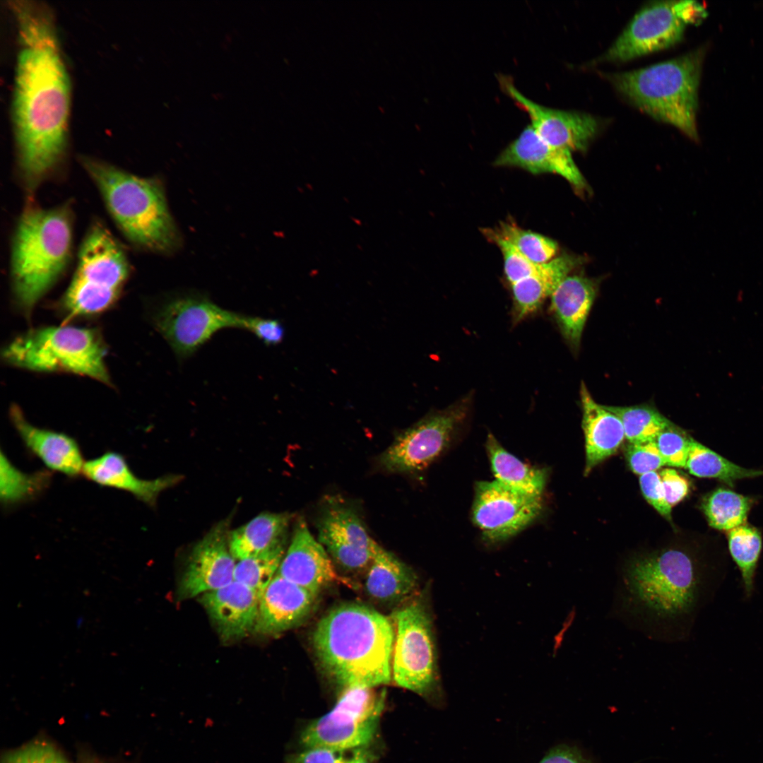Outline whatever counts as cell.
Instances as JSON below:
<instances>
[{
	"mask_svg": "<svg viewBox=\"0 0 763 763\" xmlns=\"http://www.w3.org/2000/svg\"><path fill=\"white\" fill-rule=\"evenodd\" d=\"M10 6L19 45L12 120L18 170L31 193L64 158L71 84L51 11L34 1H13Z\"/></svg>",
	"mask_w": 763,
	"mask_h": 763,
	"instance_id": "cell-1",
	"label": "cell"
},
{
	"mask_svg": "<svg viewBox=\"0 0 763 763\" xmlns=\"http://www.w3.org/2000/svg\"><path fill=\"white\" fill-rule=\"evenodd\" d=\"M702 560L681 548L632 559L617 582L616 615L651 637L683 639L707 595L709 569Z\"/></svg>",
	"mask_w": 763,
	"mask_h": 763,
	"instance_id": "cell-2",
	"label": "cell"
},
{
	"mask_svg": "<svg viewBox=\"0 0 763 763\" xmlns=\"http://www.w3.org/2000/svg\"><path fill=\"white\" fill-rule=\"evenodd\" d=\"M394 640L391 618L355 603L327 612L312 637L323 671L342 690L389 684Z\"/></svg>",
	"mask_w": 763,
	"mask_h": 763,
	"instance_id": "cell-3",
	"label": "cell"
},
{
	"mask_svg": "<svg viewBox=\"0 0 763 763\" xmlns=\"http://www.w3.org/2000/svg\"><path fill=\"white\" fill-rule=\"evenodd\" d=\"M73 213L68 204L52 208L28 206L13 237L11 277L14 298L27 315L69 266Z\"/></svg>",
	"mask_w": 763,
	"mask_h": 763,
	"instance_id": "cell-4",
	"label": "cell"
},
{
	"mask_svg": "<svg viewBox=\"0 0 763 763\" xmlns=\"http://www.w3.org/2000/svg\"><path fill=\"white\" fill-rule=\"evenodd\" d=\"M80 161L112 220L131 243L161 253L179 246L180 236L158 179L141 177L87 156Z\"/></svg>",
	"mask_w": 763,
	"mask_h": 763,
	"instance_id": "cell-5",
	"label": "cell"
},
{
	"mask_svg": "<svg viewBox=\"0 0 763 763\" xmlns=\"http://www.w3.org/2000/svg\"><path fill=\"white\" fill-rule=\"evenodd\" d=\"M705 49L611 74L615 88L641 111L698 141V89Z\"/></svg>",
	"mask_w": 763,
	"mask_h": 763,
	"instance_id": "cell-6",
	"label": "cell"
},
{
	"mask_svg": "<svg viewBox=\"0 0 763 763\" xmlns=\"http://www.w3.org/2000/svg\"><path fill=\"white\" fill-rule=\"evenodd\" d=\"M105 346L96 329L69 326L30 330L13 339L2 351L14 367L41 372H69L111 384Z\"/></svg>",
	"mask_w": 763,
	"mask_h": 763,
	"instance_id": "cell-7",
	"label": "cell"
},
{
	"mask_svg": "<svg viewBox=\"0 0 763 763\" xmlns=\"http://www.w3.org/2000/svg\"><path fill=\"white\" fill-rule=\"evenodd\" d=\"M130 272L127 255L100 222L93 223L80 246L76 270L60 307L66 320L101 313L118 299Z\"/></svg>",
	"mask_w": 763,
	"mask_h": 763,
	"instance_id": "cell-8",
	"label": "cell"
},
{
	"mask_svg": "<svg viewBox=\"0 0 763 763\" xmlns=\"http://www.w3.org/2000/svg\"><path fill=\"white\" fill-rule=\"evenodd\" d=\"M425 599L410 601L391 616L395 629L392 680L424 697L439 696L432 617Z\"/></svg>",
	"mask_w": 763,
	"mask_h": 763,
	"instance_id": "cell-9",
	"label": "cell"
},
{
	"mask_svg": "<svg viewBox=\"0 0 763 763\" xmlns=\"http://www.w3.org/2000/svg\"><path fill=\"white\" fill-rule=\"evenodd\" d=\"M385 697V691L375 688L343 690L333 709L306 726L301 743L341 752L367 746L377 733Z\"/></svg>",
	"mask_w": 763,
	"mask_h": 763,
	"instance_id": "cell-10",
	"label": "cell"
},
{
	"mask_svg": "<svg viewBox=\"0 0 763 763\" xmlns=\"http://www.w3.org/2000/svg\"><path fill=\"white\" fill-rule=\"evenodd\" d=\"M244 317L206 296L193 293L169 297L151 313L154 327L179 361L192 356L218 331L243 329Z\"/></svg>",
	"mask_w": 763,
	"mask_h": 763,
	"instance_id": "cell-11",
	"label": "cell"
},
{
	"mask_svg": "<svg viewBox=\"0 0 763 763\" xmlns=\"http://www.w3.org/2000/svg\"><path fill=\"white\" fill-rule=\"evenodd\" d=\"M694 1H663L641 8L602 56L601 61L624 62L678 43L688 25L706 17Z\"/></svg>",
	"mask_w": 763,
	"mask_h": 763,
	"instance_id": "cell-12",
	"label": "cell"
},
{
	"mask_svg": "<svg viewBox=\"0 0 763 763\" xmlns=\"http://www.w3.org/2000/svg\"><path fill=\"white\" fill-rule=\"evenodd\" d=\"M468 403L462 399L401 432L380 456V466L391 473H413L427 467L449 446L467 415Z\"/></svg>",
	"mask_w": 763,
	"mask_h": 763,
	"instance_id": "cell-13",
	"label": "cell"
},
{
	"mask_svg": "<svg viewBox=\"0 0 763 763\" xmlns=\"http://www.w3.org/2000/svg\"><path fill=\"white\" fill-rule=\"evenodd\" d=\"M542 496L510 489L496 480L478 482L471 509L473 524L488 543L504 541L538 518Z\"/></svg>",
	"mask_w": 763,
	"mask_h": 763,
	"instance_id": "cell-14",
	"label": "cell"
},
{
	"mask_svg": "<svg viewBox=\"0 0 763 763\" xmlns=\"http://www.w3.org/2000/svg\"><path fill=\"white\" fill-rule=\"evenodd\" d=\"M502 90L529 117L534 131L550 145L569 151H584L599 129L592 115L541 105L521 93L508 76L498 75Z\"/></svg>",
	"mask_w": 763,
	"mask_h": 763,
	"instance_id": "cell-15",
	"label": "cell"
},
{
	"mask_svg": "<svg viewBox=\"0 0 763 763\" xmlns=\"http://www.w3.org/2000/svg\"><path fill=\"white\" fill-rule=\"evenodd\" d=\"M318 540L342 568L360 571L369 566L374 541L356 511L331 498L324 505L317 521Z\"/></svg>",
	"mask_w": 763,
	"mask_h": 763,
	"instance_id": "cell-16",
	"label": "cell"
},
{
	"mask_svg": "<svg viewBox=\"0 0 763 763\" xmlns=\"http://www.w3.org/2000/svg\"><path fill=\"white\" fill-rule=\"evenodd\" d=\"M226 521L215 526L193 548L178 587L179 599L217 590L234 581L235 559Z\"/></svg>",
	"mask_w": 763,
	"mask_h": 763,
	"instance_id": "cell-17",
	"label": "cell"
},
{
	"mask_svg": "<svg viewBox=\"0 0 763 763\" xmlns=\"http://www.w3.org/2000/svg\"><path fill=\"white\" fill-rule=\"evenodd\" d=\"M496 166L518 167L533 174H557L578 191L588 190V184L576 165L572 152L554 147L545 141L531 125L497 156Z\"/></svg>",
	"mask_w": 763,
	"mask_h": 763,
	"instance_id": "cell-18",
	"label": "cell"
},
{
	"mask_svg": "<svg viewBox=\"0 0 763 763\" xmlns=\"http://www.w3.org/2000/svg\"><path fill=\"white\" fill-rule=\"evenodd\" d=\"M276 574L315 595L326 586L341 581L331 557L312 535L303 518L295 524L290 543Z\"/></svg>",
	"mask_w": 763,
	"mask_h": 763,
	"instance_id": "cell-19",
	"label": "cell"
},
{
	"mask_svg": "<svg viewBox=\"0 0 763 763\" xmlns=\"http://www.w3.org/2000/svg\"><path fill=\"white\" fill-rule=\"evenodd\" d=\"M199 599L223 640L240 639L254 631L260 597L247 586L233 581Z\"/></svg>",
	"mask_w": 763,
	"mask_h": 763,
	"instance_id": "cell-20",
	"label": "cell"
},
{
	"mask_svg": "<svg viewBox=\"0 0 763 763\" xmlns=\"http://www.w3.org/2000/svg\"><path fill=\"white\" fill-rule=\"evenodd\" d=\"M317 596L276 574L261 596L254 632L273 635L298 626L311 613Z\"/></svg>",
	"mask_w": 763,
	"mask_h": 763,
	"instance_id": "cell-21",
	"label": "cell"
},
{
	"mask_svg": "<svg viewBox=\"0 0 763 763\" xmlns=\"http://www.w3.org/2000/svg\"><path fill=\"white\" fill-rule=\"evenodd\" d=\"M9 415L28 450L49 470L69 478L83 475L85 461L76 439L63 432L32 425L17 405L11 407Z\"/></svg>",
	"mask_w": 763,
	"mask_h": 763,
	"instance_id": "cell-22",
	"label": "cell"
},
{
	"mask_svg": "<svg viewBox=\"0 0 763 763\" xmlns=\"http://www.w3.org/2000/svg\"><path fill=\"white\" fill-rule=\"evenodd\" d=\"M83 475L100 486L127 492L150 506L156 504L162 491L182 479L179 475H166L153 480L140 478L132 472L125 458L115 451H107L85 461Z\"/></svg>",
	"mask_w": 763,
	"mask_h": 763,
	"instance_id": "cell-23",
	"label": "cell"
},
{
	"mask_svg": "<svg viewBox=\"0 0 763 763\" xmlns=\"http://www.w3.org/2000/svg\"><path fill=\"white\" fill-rule=\"evenodd\" d=\"M582 428L585 437V475L614 454L625 439L620 418L606 406L596 403L584 384L581 386Z\"/></svg>",
	"mask_w": 763,
	"mask_h": 763,
	"instance_id": "cell-24",
	"label": "cell"
},
{
	"mask_svg": "<svg viewBox=\"0 0 763 763\" xmlns=\"http://www.w3.org/2000/svg\"><path fill=\"white\" fill-rule=\"evenodd\" d=\"M596 295L593 280L581 276H567L550 295L552 312L564 338L575 348Z\"/></svg>",
	"mask_w": 763,
	"mask_h": 763,
	"instance_id": "cell-25",
	"label": "cell"
},
{
	"mask_svg": "<svg viewBox=\"0 0 763 763\" xmlns=\"http://www.w3.org/2000/svg\"><path fill=\"white\" fill-rule=\"evenodd\" d=\"M583 261L581 257L564 254L540 264L533 275L511 285L514 323H519L538 310L560 283Z\"/></svg>",
	"mask_w": 763,
	"mask_h": 763,
	"instance_id": "cell-26",
	"label": "cell"
},
{
	"mask_svg": "<svg viewBox=\"0 0 763 763\" xmlns=\"http://www.w3.org/2000/svg\"><path fill=\"white\" fill-rule=\"evenodd\" d=\"M372 552L365 581L367 594L381 602H396L412 593L418 584L415 573L375 540Z\"/></svg>",
	"mask_w": 763,
	"mask_h": 763,
	"instance_id": "cell-27",
	"label": "cell"
},
{
	"mask_svg": "<svg viewBox=\"0 0 763 763\" xmlns=\"http://www.w3.org/2000/svg\"><path fill=\"white\" fill-rule=\"evenodd\" d=\"M291 515L286 513H263L246 524L230 532V552L241 560L287 541Z\"/></svg>",
	"mask_w": 763,
	"mask_h": 763,
	"instance_id": "cell-28",
	"label": "cell"
},
{
	"mask_svg": "<svg viewBox=\"0 0 763 763\" xmlns=\"http://www.w3.org/2000/svg\"><path fill=\"white\" fill-rule=\"evenodd\" d=\"M486 450L495 480L525 494L542 496L547 480L544 469L532 467L508 452L489 434Z\"/></svg>",
	"mask_w": 763,
	"mask_h": 763,
	"instance_id": "cell-29",
	"label": "cell"
},
{
	"mask_svg": "<svg viewBox=\"0 0 763 763\" xmlns=\"http://www.w3.org/2000/svg\"><path fill=\"white\" fill-rule=\"evenodd\" d=\"M685 468L694 476L715 478L730 487L738 480L763 475V470L738 466L693 438Z\"/></svg>",
	"mask_w": 763,
	"mask_h": 763,
	"instance_id": "cell-30",
	"label": "cell"
},
{
	"mask_svg": "<svg viewBox=\"0 0 763 763\" xmlns=\"http://www.w3.org/2000/svg\"><path fill=\"white\" fill-rule=\"evenodd\" d=\"M755 502L752 497L720 487L702 498L700 508L711 527L728 531L746 524L748 514Z\"/></svg>",
	"mask_w": 763,
	"mask_h": 763,
	"instance_id": "cell-31",
	"label": "cell"
},
{
	"mask_svg": "<svg viewBox=\"0 0 763 763\" xmlns=\"http://www.w3.org/2000/svg\"><path fill=\"white\" fill-rule=\"evenodd\" d=\"M50 482L49 471L23 472L1 451L0 499L5 507L33 500L45 492Z\"/></svg>",
	"mask_w": 763,
	"mask_h": 763,
	"instance_id": "cell-32",
	"label": "cell"
},
{
	"mask_svg": "<svg viewBox=\"0 0 763 763\" xmlns=\"http://www.w3.org/2000/svg\"><path fill=\"white\" fill-rule=\"evenodd\" d=\"M731 556L741 574L745 593L750 597L754 590L755 577L762 548L760 531L744 524L727 531Z\"/></svg>",
	"mask_w": 763,
	"mask_h": 763,
	"instance_id": "cell-33",
	"label": "cell"
},
{
	"mask_svg": "<svg viewBox=\"0 0 763 763\" xmlns=\"http://www.w3.org/2000/svg\"><path fill=\"white\" fill-rule=\"evenodd\" d=\"M482 232L485 237L495 236L509 242L536 264H544L553 259L558 250L557 244L553 239L524 230L510 220L501 222L495 228H485Z\"/></svg>",
	"mask_w": 763,
	"mask_h": 763,
	"instance_id": "cell-34",
	"label": "cell"
},
{
	"mask_svg": "<svg viewBox=\"0 0 763 763\" xmlns=\"http://www.w3.org/2000/svg\"><path fill=\"white\" fill-rule=\"evenodd\" d=\"M286 552V541L236 563L234 581L261 596L276 576Z\"/></svg>",
	"mask_w": 763,
	"mask_h": 763,
	"instance_id": "cell-35",
	"label": "cell"
},
{
	"mask_svg": "<svg viewBox=\"0 0 763 763\" xmlns=\"http://www.w3.org/2000/svg\"><path fill=\"white\" fill-rule=\"evenodd\" d=\"M606 408L620 418L625 439L631 443L654 441L658 434L672 423L656 409L649 406Z\"/></svg>",
	"mask_w": 763,
	"mask_h": 763,
	"instance_id": "cell-36",
	"label": "cell"
},
{
	"mask_svg": "<svg viewBox=\"0 0 763 763\" xmlns=\"http://www.w3.org/2000/svg\"><path fill=\"white\" fill-rule=\"evenodd\" d=\"M692 437L671 423L656 437V443L666 465L685 468Z\"/></svg>",
	"mask_w": 763,
	"mask_h": 763,
	"instance_id": "cell-37",
	"label": "cell"
},
{
	"mask_svg": "<svg viewBox=\"0 0 763 763\" xmlns=\"http://www.w3.org/2000/svg\"><path fill=\"white\" fill-rule=\"evenodd\" d=\"M486 237L501 250L505 276L510 285L533 275L538 270L540 264L528 259L509 242L495 236Z\"/></svg>",
	"mask_w": 763,
	"mask_h": 763,
	"instance_id": "cell-38",
	"label": "cell"
},
{
	"mask_svg": "<svg viewBox=\"0 0 763 763\" xmlns=\"http://www.w3.org/2000/svg\"><path fill=\"white\" fill-rule=\"evenodd\" d=\"M625 456L629 468L639 475L666 466L654 441L629 442Z\"/></svg>",
	"mask_w": 763,
	"mask_h": 763,
	"instance_id": "cell-39",
	"label": "cell"
},
{
	"mask_svg": "<svg viewBox=\"0 0 763 763\" xmlns=\"http://www.w3.org/2000/svg\"><path fill=\"white\" fill-rule=\"evenodd\" d=\"M3 763H68L52 746L35 742L8 755Z\"/></svg>",
	"mask_w": 763,
	"mask_h": 763,
	"instance_id": "cell-40",
	"label": "cell"
},
{
	"mask_svg": "<svg viewBox=\"0 0 763 763\" xmlns=\"http://www.w3.org/2000/svg\"><path fill=\"white\" fill-rule=\"evenodd\" d=\"M266 345H276L284 338L285 329L278 319L244 315V328Z\"/></svg>",
	"mask_w": 763,
	"mask_h": 763,
	"instance_id": "cell-41",
	"label": "cell"
},
{
	"mask_svg": "<svg viewBox=\"0 0 763 763\" xmlns=\"http://www.w3.org/2000/svg\"><path fill=\"white\" fill-rule=\"evenodd\" d=\"M639 484L646 501L661 515L670 521L672 508L666 500L659 473L652 471L639 475Z\"/></svg>",
	"mask_w": 763,
	"mask_h": 763,
	"instance_id": "cell-42",
	"label": "cell"
},
{
	"mask_svg": "<svg viewBox=\"0 0 763 763\" xmlns=\"http://www.w3.org/2000/svg\"><path fill=\"white\" fill-rule=\"evenodd\" d=\"M660 478L668 504L673 508L689 494V480L674 468H666L659 472Z\"/></svg>",
	"mask_w": 763,
	"mask_h": 763,
	"instance_id": "cell-43",
	"label": "cell"
},
{
	"mask_svg": "<svg viewBox=\"0 0 763 763\" xmlns=\"http://www.w3.org/2000/svg\"><path fill=\"white\" fill-rule=\"evenodd\" d=\"M347 757L343 752L325 747L305 748L297 755L292 763H345Z\"/></svg>",
	"mask_w": 763,
	"mask_h": 763,
	"instance_id": "cell-44",
	"label": "cell"
},
{
	"mask_svg": "<svg viewBox=\"0 0 763 763\" xmlns=\"http://www.w3.org/2000/svg\"><path fill=\"white\" fill-rule=\"evenodd\" d=\"M539 763H587L575 750L566 746L552 749Z\"/></svg>",
	"mask_w": 763,
	"mask_h": 763,
	"instance_id": "cell-45",
	"label": "cell"
},
{
	"mask_svg": "<svg viewBox=\"0 0 763 763\" xmlns=\"http://www.w3.org/2000/svg\"><path fill=\"white\" fill-rule=\"evenodd\" d=\"M354 750L353 755L347 758L345 763H376L373 755L364 747Z\"/></svg>",
	"mask_w": 763,
	"mask_h": 763,
	"instance_id": "cell-46",
	"label": "cell"
}]
</instances>
